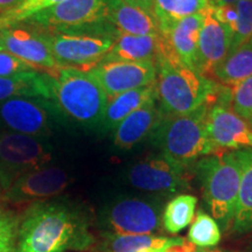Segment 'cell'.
Returning <instances> with one entry per match:
<instances>
[{"label": "cell", "instance_id": "obj_13", "mask_svg": "<svg viewBox=\"0 0 252 252\" xmlns=\"http://www.w3.org/2000/svg\"><path fill=\"white\" fill-rule=\"evenodd\" d=\"M207 133L217 153L252 150V127L229 106L214 103L206 118Z\"/></svg>", "mask_w": 252, "mask_h": 252}, {"label": "cell", "instance_id": "obj_26", "mask_svg": "<svg viewBox=\"0 0 252 252\" xmlns=\"http://www.w3.org/2000/svg\"><path fill=\"white\" fill-rule=\"evenodd\" d=\"M182 237H166L159 235L104 236V252H138L141 250H157L163 252L172 245L184 241Z\"/></svg>", "mask_w": 252, "mask_h": 252}, {"label": "cell", "instance_id": "obj_22", "mask_svg": "<svg viewBox=\"0 0 252 252\" xmlns=\"http://www.w3.org/2000/svg\"><path fill=\"white\" fill-rule=\"evenodd\" d=\"M252 76V40L230 50L209 76L220 86L234 87Z\"/></svg>", "mask_w": 252, "mask_h": 252}, {"label": "cell", "instance_id": "obj_39", "mask_svg": "<svg viewBox=\"0 0 252 252\" xmlns=\"http://www.w3.org/2000/svg\"><path fill=\"white\" fill-rule=\"evenodd\" d=\"M196 252H223L222 250H219V249H213V248H208V249H198Z\"/></svg>", "mask_w": 252, "mask_h": 252}, {"label": "cell", "instance_id": "obj_45", "mask_svg": "<svg viewBox=\"0 0 252 252\" xmlns=\"http://www.w3.org/2000/svg\"><path fill=\"white\" fill-rule=\"evenodd\" d=\"M251 250H252V242H251Z\"/></svg>", "mask_w": 252, "mask_h": 252}, {"label": "cell", "instance_id": "obj_31", "mask_svg": "<svg viewBox=\"0 0 252 252\" xmlns=\"http://www.w3.org/2000/svg\"><path fill=\"white\" fill-rule=\"evenodd\" d=\"M230 109L248 123L252 118V76L230 88Z\"/></svg>", "mask_w": 252, "mask_h": 252}, {"label": "cell", "instance_id": "obj_12", "mask_svg": "<svg viewBox=\"0 0 252 252\" xmlns=\"http://www.w3.org/2000/svg\"><path fill=\"white\" fill-rule=\"evenodd\" d=\"M71 178L65 169L45 166L15 180L2 191L1 200L7 203L25 204L54 198L69 187Z\"/></svg>", "mask_w": 252, "mask_h": 252}, {"label": "cell", "instance_id": "obj_38", "mask_svg": "<svg viewBox=\"0 0 252 252\" xmlns=\"http://www.w3.org/2000/svg\"><path fill=\"white\" fill-rule=\"evenodd\" d=\"M239 1V0H213L209 6H220V5H231L235 2Z\"/></svg>", "mask_w": 252, "mask_h": 252}, {"label": "cell", "instance_id": "obj_29", "mask_svg": "<svg viewBox=\"0 0 252 252\" xmlns=\"http://www.w3.org/2000/svg\"><path fill=\"white\" fill-rule=\"evenodd\" d=\"M64 0H25L13 9L0 13V28L24 23L40 12L61 4Z\"/></svg>", "mask_w": 252, "mask_h": 252}, {"label": "cell", "instance_id": "obj_9", "mask_svg": "<svg viewBox=\"0 0 252 252\" xmlns=\"http://www.w3.org/2000/svg\"><path fill=\"white\" fill-rule=\"evenodd\" d=\"M128 184L135 189L161 195L184 194L190 189L189 167L165 154H153L130 166Z\"/></svg>", "mask_w": 252, "mask_h": 252}, {"label": "cell", "instance_id": "obj_15", "mask_svg": "<svg viewBox=\"0 0 252 252\" xmlns=\"http://www.w3.org/2000/svg\"><path fill=\"white\" fill-rule=\"evenodd\" d=\"M108 0H64L24 23L43 30L78 27L106 19Z\"/></svg>", "mask_w": 252, "mask_h": 252}, {"label": "cell", "instance_id": "obj_19", "mask_svg": "<svg viewBox=\"0 0 252 252\" xmlns=\"http://www.w3.org/2000/svg\"><path fill=\"white\" fill-rule=\"evenodd\" d=\"M106 19L119 33L130 35H160L153 14L127 4L125 0H108Z\"/></svg>", "mask_w": 252, "mask_h": 252}, {"label": "cell", "instance_id": "obj_40", "mask_svg": "<svg viewBox=\"0 0 252 252\" xmlns=\"http://www.w3.org/2000/svg\"><path fill=\"white\" fill-rule=\"evenodd\" d=\"M5 50L4 47V37H2V28H0V52Z\"/></svg>", "mask_w": 252, "mask_h": 252}, {"label": "cell", "instance_id": "obj_5", "mask_svg": "<svg viewBox=\"0 0 252 252\" xmlns=\"http://www.w3.org/2000/svg\"><path fill=\"white\" fill-rule=\"evenodd\" d=\"M203 201L222 232L229 231L237 204L242 167L237 152L229 151L201 158L195 162Z\"/></svg>", "mask_w": 252, "mask_h": 252}, {"label": "cell", "instance_id": "obj_14", "mask_svg": "<svg viewBox=\"0 0 252 252\" xmlns=\"http://www.w3.org/2000/svg\"><path fill=\"white\" fill-rule=\"evenodd\" d=\"M4 47L11 53L43 72L55 71L60 67L50 52L42 30L20 23L2 28Z\"/></svg>", "mask_w": 252, "mask_h": 252}, {"label": "cell", "instance_id": "obj_3", "mask_svg": "<svg viewBox=\"0 0 252 252\" xmlns=\"http://www.w3.org/2000/svg\"><path fill=\"white\" fill-rule=\"evenodd\" d=\"M47 74L50 100L60 115L87 127H99L108 96L90 71L59 68Z\"/></svg>", "mask_w": 252, "mask_h": 252}, {"label": "cell", "instance_id": "obj_41", "mask_svg": "<svg viewBox=\"0 0 252 252\" xmlns=\"http://www.w3.org/2000/svg\"><path fill=\"white\" fill-rule=\"evenodd\" d=\"M138 252H160V251H157V250H141V251H138Z\"/></svg>", "mask_w": 252, "mask_h": 252}, {"label": "cell", "instance_id": "obj_2", "mask_svg": "<svg viewBox=\"0 0 252 252\" xmlns=\"http://www.w3.org/2000/svg\"><path fill=\"white\" fill-rule=\"evenodd\" d=\"M156 67L158 103L163 116L185 115L216 102L222 86L182 64L162 48L160 41Z\"/></svg>", "mask_w": 252, "mask_h": 252}, {"label": "cell", "instance_id": "obj_44", "mask_svg": "<svg viewBox=\"0 0 252 252\" xmlns=\"http://www.w3.org/2000/svg\"><path fill=\"white\" fill-rule=\"evenodd\" d=\"M213 1V0H208V2H209V4H210V2H212Z\"/></svg>", "mask_w": 252, "mask_h": 252}, {"label": "cell", "instance_id": "obj_18", "mask_svg": "<svg viewBox=\"0 0 252 252\" xmlns=\"http://www.w3.org/2000/svg\"><path fill=\"white\" fill-rule=\"evenodd\" d=\"M203 20L204 11L184 19L166 35H160L162 48L186 67L195 71H197V42Z\"/></svg>", "mask_w": 252, "mask_h": 252}, {"label": "cell", "instance_id": "obj_46", "mask_svg": "<svg viewBox=\"0 0 252 252\" xmlns=\"http://www.w3.org/2000/svg\"><path fill=\"white\" fill-rule=\"evenodd\" d=\"M251 40H252V39H251Z\"/></svg>", "mask_w": 252, "mask_h": 252}, {"label": "cell", "instance_id": "obj_35", "mask_svg": "<svg viewBox=\"0 0 252 252\" xmlns=\"http://www.w3.org/2000/svg\"><path fill=\"white\" fill-rule=\"evenodd\" d=\"M197 248L194 244H191L190 242H187L186 239L181 242V243L172 245L168 249H166L163 252H196Z\"/></svg>", "mask_w": 252, "mask_h": 252}, {"label": "cell", "instance_id": "obj_16", "mask_svg": "<svg viewBox=\"0 0 252 252\" xmlns=\"http://www.w3.org/2000/svg\"><path fill=\"white\" fill-rule=\"evenodd\" d=\"M231 42L232 31L214 18L209 8L204 9L197 42V72L209 76L213 69L228 55Z\"/></svg>", "mask_w": 252, "mask_h": 252}, {"label": "cell", "instance_id": "obj_34", "mask_svg": "<svg viewBox=\"0 0 252 252\" xmlns=\"http://www.w3.org/2000/svg\"><path fill=\"white\" fill-rule=\"evenodd\" d=\"M210 13L216 18L220 24L225 25L230 30L234 32L236 24L238 20V13L235 4L231 5H220V6H209Z\"/></svg>", "mask_w": 252, "mask_h": 252}, {"label": "cell", "instance_id": "obj_20", "mask_svg": "<svg viewBox=\"0 0 252 252\" xmlns=\"http://www.w3.org/2000/svg\"><path fill=\"white\" fill-rule=\"evenodd\" d=\"M157 97L156 83L147 87L126 91L108 98L105 110H104L99 128L103 132L113 131V128L125 119L128 115L134 112L150 99Z\"/></svg>", "mask_w": 252, "mask_h": 252}, {"label": "cell", "instance_id": "obj_25", "mask_svg": "<svg viewBox=\"0 0 252 252\" xmlns=\"http://www.w3.org/2000/svg\"><path fill=\"white\" fill-rule=\"evenodd\" d=\"M208 0H153L152 14L163 36L184 19L208 8Z\"/></svg>", "mask_w": 252, "mask_h": 252}, {"label": "cell", "instance_id": "obj_33", "mask_svg": "<svg viewBox=\"0 0 252 252\" xmlns=\"http://www.w3.org/2000/svg\"><path fill=\"white\" fill-rule=\"evenodd\" d=\"M41 71L39 69L23 61L21 59L11 54V53L1 50L0 52V77L13 76V75L21 74V72ZM43 72V71H41Z\"/></svg>", "mask_w": 252, "mask_h": 252}, {"label": "cell", "instance_id": "obj_37", "mask_svg": "<svg viewBox=\"0 0 252 252\" xmlns=\"http://www.w3.org/2000/svg\"><path fill=\"white\" fill-rule=\"evenodd\" d=\"M25 0H0V13H4L9 9H13Z\"/></svg>", "mask_w": 252, "mask_h": 252}, {"label": "cell", "instance_id": "obj_28", "mask_svg": "<svg viewBox=\"0 0 252 252\" xmlns=\"http://www.w3.org/2000/svg\"><path fill=\"white\" fill-rule=\"evenodd\" d=\"M220 238L222 230L215 219L210 214L198 210L188 230L189 242L198 249H208L216 247Z\"/></svg>", "mask_w": 252, "mask_h": 252}, {"label": "cell", "instance_id": "obj_1", "mask_svg": "<svg viewBox=\"0 0 252 252\" xmlns=\"http://www.w3.org/2000/svg\"><path fill=\"white\" fill-rule=\"evenodd\" d=\"M94 241L86 210L54 197L31 203L21 214L15 252L84 251Z\"/></svg>", "mask_w": 252, "mask_h": 252}, {"label": "cell", "instance_id": "obj_10", "mask_svg": "<svg viewBox=\"0 0 252 252\" xmlns=\"http://www.w3.org/2000/svg\"><path fill=\"white\" fill-rule=\"evenodd\" d=\"M60 112L52 100L21 97L0 102V123L11 132L45 138L52 133Z\"/></svg>", "mask_w": 252, "mask_h": 252}, {"label": "cell", "instance_id": "obj_42", "mask_svg": "<svg viewBox=\"0 0 252 252\" xmlns=\"http://www.w3.org/2000/svg\"><path fill=\"white\" fill-rule=\"evenodd\" d=\"M1 195H2V190H1V188H0V200H1Z\"/></svg>", "mask_w": 252, "mask_h": 252}, {"label": "cell", "instance_id": "obj_4", "mask_svg": "<svg viewBox=\"0 0 252 252\" xmlns=\"http://www.w3.org/2000/svg\"><path fill=\"white\" fill-rule=\"evenodd\" d=\"M41 30L60 68L86 71L105 58L119 34L108 19L78 27Z\"/></svg>", "mask_w": 252, "mask_h": 252}, {"label": "cell", "instance_id": "obj_24", "mask_svg": "<svg viewBox=\"0 0 252 252\" xmlns=\"http://www.w3.org/2000/svg\"><path fill=\"white\" fill-rule=\"evenodd\" d=\"M159 41L160 35H130L119 33L105 59L156 63Z\"/></svg>", "mask_w": 252, "mask_h": 252}, {"label": "cell", "instance_id": "obj_6", "mask_svg": "<svg viewBox=\"0 0 252 252\" xmlns=\"http://www.w3.org/2000/svg\"><path fill=\"white\" fill-rule=\"evenodd\" d=\"M212 104H206L185 115L163 116L158 123L151 143L160 153L190 167L201 158L217 154L207 133L206 118Z\"/></svg>", "mask_w": 252, "mask_h": 252}, {"label": "cell", "instance_id": "obj_32", "mask_svg": "<svg viewBox=\"0 0 252 252\" xmlns=\"http://www.w3.org/2000/svg\"><path fill=\"white\" fill-rule=\"evenodd\" d=\"M238 20L232 32V42L230 50H234L252 39V0H239L235 2Z\"/></svg>", "mask_w": 252, "mask_h": 252}, {"label": "cell", "instance_id": "obj_36", "mask_svg": "<svg viewBox=\"0 0 252 252\" xmlns=\"http://www.w3.org/2000/svg\"><path fill=\"white\" fill-rule=\"evenodd\" d=\"M127 4L137 6L144 11L149 12V13H152V5H153V0H125Z\"/></svg>", "mask_w": 252, "mask_h": 252}, {"label": "cell", "instance_id": "obj_43", "mask_svg": "<svg viewBox=\"0 0 252 252\" xmlns=\"http://www.w3.org/2000/svg\"><path fill=\"white\" fill-rule=\"evenodd\" d=\"M249 124H250V125H251V127H252V118H251V121L249 122Z\"/></svg>", "mask_w": 252, "mask_h": 252}, {"label": "cell", "instance_id": "obj_7", "mask_svg": "<svg viewBox=\"0 0 252 252\" xmlns=\"http://www.w3.org/2000/svg\"><path fill=\"white\" fill-rule=\"evenodd\" d=\"M163 207L160 201L123 196L104 207L99 225L104 236L156 235L162 228Z\"/></svg>", "mask_w": 252, "mask_h": 252}, {"label": "cell", "instance_id": "obj_17", "mask_svg": "<svg viewBox=\"0 0 252 252\" xmlns=\"http://www.w3.org/2000/svg\"><path fill=\"white\" fill-rule=\"evenodd\" d=\"M163 117L158 96L145 103L113 128L112 141L117 150L128 151L137 146L152 132Z\"/></svg>", "mask_w": 252, "mask_h": 252}, {"label": "cell", "instance_id": "obj_11", "mask_svg": "<svg viewBox=\"0 0 252 252\" xmlns=\"http://www.w3.org/2000/svg\"><path fill=\"white\" fill-rule=\"evenodd\" d=\"M89 71L108 98L147 87L157 81V67L152 62H128L104 58Z\"/></svg>", "mask_w": 252, "mask_h": 252}, {"label": "cell", "instance_id": "obj_8", "mask_svg": "<svg viewBox=\"0 0 252 252\" xmlns=\"http://www.w3.org/2000/svg\"><path fill=\"white\" fill-rule=\"evenodd\" d=\"M52 160V149L41 138L11 131L0 132V188L2 191L20 176L48 166Z\"/></svg>", "mask_w": 252, "mask_h": 252}, {"label": "cell", "instance_id": "obj_30", "mask_svg": "<svg viewBox=\"0 0 252 252\" xmlns=\"http://www.w3.org/2000/svg\"><path fill=\"white\" fill-rule=\"evenodd\" d=\"M20 215L0 204V252H15Z\"/></svg>", "mask_w": 252, "mask_h": 252}, {"label": "cell", "instance_id": "obj_23", "mask_svg": "<svg viewBox=\"0 0 252 252\" xmlns=\"http://www.w3.org/2000/svg\"><path fill=\"white\" fill-rule=\"evenodd\" d=\"M21 97H35L50 100L48 74L30 71L0 77V102Z\"/></svg>", "mask_w": 252, "mask_h": 252}, {"label": "cell", "instance_id": "obj_21", "mask_svg": "<svg viewBox=\"0 0 252 252\" xmlns=\"http://www.w3.org/2000/svg\"><path fill=\"white\" fill-rule=\"evenodd\" d=\"M241 161V185L232 225L229 231L234 236L252 232V150L236 151Z\"/></svg>", "mask_w": 252, "mask_h": 252}, {"label": "cell", "instance_id": "obj_27", "mask_svg": "<svg viewBox=\"0 0 252 252\" xmlns=\"http://www.w3.org/2000/svg\"><path fill=\"white\" fill-rule=\"evenodd\" d=\"M197 197L191 194L175 195L162 210V228L166 232L175 235L193 222Z\"/></svg>", "mask_w": 252, "mask_h": 252}]
</instances>
